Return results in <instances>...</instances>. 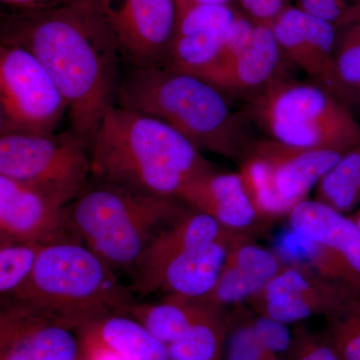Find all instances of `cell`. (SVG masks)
<instances>
[{
	"instance_id": "cell-1",
	"label": "cell",
	"mask_w": 360,
	"mask_h": 360,
	"mask_svg": "<svg viewBox=\"0 0 360 360\" xmlns=\"http://www.w3.org/2000/svg\"><path fill=\"white\" fill-rule=\"evenodd\" d=\"M1 44L20 46L39 61L65 97L71 129L90 146L116 106L124 70L96 1L68 0L8 16L1 23Z\"/></svg>"
},
{
	"instance_id": "cell-2",
	"label": "cell",
	"mask_w": 360,
	"mask_h": 360,
	"mask_svg": "<svg viewBox=\"0 0 360 360\" xmlns=\"http://www.w3.org/2000/svg\"><path fill=\"white\" fill-rule=\"evenodd\" d=\"M89 148L90 176L153 195L177 198L215 169L176 129L118 106L104 116Z\"/></svg>"
},
{
	"instance_id": "cell-3",
	"label": "cell",
	"mask_w": 360,
	"mask_h": 360,
	"mask_svg": "<svg viewBox=\"0 0 360 360\" xmlns=\"http://www.w3.org/2000/svg\"><path fill=\"white\" fill-rule=\"evenodd\" d=\"M116 106L167 123L200 150L238 163L255 139L229 96L189 73L127 66Z\"/></svg>"
},
{
	"instance_id": "cell-4",
	"label": "cell",
	"mask_w": 360,
	"mask_h": 360,
	"mask_svg": "<svg viewBox=\"0 0 360 360\" xmlns=\"http://www.w3.org/2000/svg\"><path fill=\"white\" fill-rule=\"evenodd\" d=\"M188 206L177 198L139 193L90 176L68 205L89 250L115 271H131L137 258Z\"/></svg>"
},
{
	"instance_id": "cell-5",
	"label": "cell",
	"mask_w": 360,
	"mask_h": 360,
	"mask_svg": "<svg viewBox=\"0 0 360 360\" xmlns=\"http://www.w3.org/2000/svg\"><path fill=\"white\" fill-rule=\"evenodd\" d=\"M9 300L32 305L77 328L134 302L115 270L84 243L44 246L32 274Z\"/></svg>"
},
{
	"instance_id": "cell-6",
	"label": "cell",
	"mask_w": 360,
	"mask_h": 360,
	"mask_svg": "<svg viewBox=\"0 0 360 360\" xmlns=\"http://www.w3.org/2000/svg\"><path fill=\"white\" fill-rule=\"evenodd\" d=\"M243 101L246 120L286 146L347 153L360 144L349 106L314 82L283 78Z\"/></svg>"
},
{
	"instance_id": "cell-7",
	"label": "cell",
	"mask_w": 360,
	"mask_h": 360,
	"mask_svg": "<svg viewBox=\"0 0 360 360\" xmlns=\"http://www.w3.org/2000/svg\"><path fill=\"white\" fill-rule=\"evenodd\" d=\"M345 153L303 149L255 139L239 160V174L259 217L271 224L288 217Z\"/></svg>"
},
{
	"instance_id": "cell-8",
	"label": "cell",
	"mask_w": 360,
	"mask_h": 360,
	"mask_svg": "<svg viewBox=\"0 0 360 360\" xmlns=\"http://www.w3.org/2000/svg\"><path fill=\"white\" fill-rule=\"evenodd\" d=\"M89 144L72 129L51 134H0V175L68 205L89 181Z\"/></svg>"
},
{
	"instance_id": "cell-9",
	"label": "cell",
	"mask_w": 360,
	"mask_h": 360,
	"mask_svg": "<svg viewBox=\"0 0 360 360\" xmlns=\"http://www.w3.org/2000/svg\"><path fill=\"white\" fill-rule=\"evenodd\" d=\"M68 103L30 52L0 46V134H51L68 115Z\"/></svg>"
},
{
	"instance_id": "cell-10",
	"label": "cell",
	"mask_w": 360,
	"mask_h": 360,
	"mask_svg": "<svg viewBox=\"0 0 360 360\" xmlns=\"http://www.w3.org/2000/svg\"><path fill=\"white\" fill-rule=\"evenodd\" d=\"M123 63L165 68L176 26L175 0H94Z\"/></svg>"
},
{
	"instance_id": "cell-11",
	"label": "cell",
	"mask_w": 360,
	"mask_h": 360,
	"mask_svg": "<svg viewBox=\"0 0 360 360\" xmlns=\"http://www.w3.org/2000/svg\"><path fill=\"white\" fill-rule=\"evenodd\" d=\"M359 293L311 270L283 264L246 305L255 314L295 326L311 317L329 316Z\"/></svg>"
},
{
	"instance_id": "cell-12",
	"label": "cell",
	"mask_w": 360,
	"mask_h": 360,
	"mask_svg": "<svg viewBox=\"0 0 360 360\" xmlns=\"http://www.w3.org/2000/svg\"><path fill=\"white\" fill-rule=\"evenodd\" d=\"M0 241L47 246L84 243L68 205L33 187L0 175Z\"/></svg>"
},
{
	"instance_id": "cell-13",
	"label": "cell",
	"mask_w": 360,
	"mask_h": 360,
	"mask_svg": "<svg viewBox=\"0 0 360 360\" xmlns=\"http://www.w3.org/2000/svg\"><path fill=\"white\" fill-rule=\"evenodd\" d=\"M77 329L25 303L1 298L0 360H77Z\"/></svg>"
},
{
	"instance_id": "cell-14",
	"label": "cell",
	"mask_w": 360,
	"mask_h": 360,
	"mask_svg": "<svg viewBox=\"0 0 360 360\" xmlns=\"http://www.w3.org/2000/svg\"><path fill=\"white\" fill-rule=\"evenodd\" d=\"M243 236H248L231 231L224 238L184 251L148 274L131 279L129 290L141 295L205 300L219 281L231 246Z\"/></svg>"
},
{
	"instance_id": "cell-15",
	"label": "cell",
	"mask_w": 360,
	"mask_h": 360,
	"mask_svg": "<svg viewBox=\"0 0 360 360\" xmlns=\"http://www.w3.org/2000/svg\"><path fill=\"white\" fill-rule=\"evenodd\" d=\"M270 26L291 65L342 101L335 59V26L295 6L285 9Z\"/></svg>"
},
{
	"instance_id": "cell-16",
	"label": "cell",
	"mask_w": 360,
	"mask_h": 360,
	"mask_svg": "<svg viewBox=\"0 0 360 360\" xmlns=\"http://www.w3.org/2000/svg\"><path fill=\"white\" fill-rule=\"evenodd\" d=\"M177 198L210 215L229 231L255 238L269 227L258 214L239 172L217 168L187 184Z\"/></svg>"
},
{
	"instance_id": "cell-17",
	"label": "cell",
	"mask_w": 360,
	"mask_h": 360,
	"mask_svg": "<svg viewBox=\"0 0 360 360\" xmlns=\"http://www.w3.org/2000/svg\"><path fill=\"white\" fill-rule=\"evenodd\" d=\"M290 65L271 26L257 23L245 51L229 65L208 72L202 79L227 96L243 99L277 80L290 77Z\"/></svg>"
},
{
	"instance_id": "cell-18",
	"label": "cell",
	"mask_w": 360,
	"mask_h": 360,
	"mask_svg": "<svg viewBox=\"0 0 360 360\" xmlns=\"http://www.w3.org/2000/svg\"><path fill=\"white\" fill-rule=\"evenodd\" d=\"M286 219L293 231L326 248L340 264L345 283L360 292V231L350 215L307 200Z\"/></svg>"
},
{
	"instance_id": "cell-19",
	"label": "cell",
	"mask_w": 360,
	"mask_h": 360,
	"mask_svg": "<svg viewBox=\"0 0 360 360\" xmlns=\"http://www.w3.org/2000/svg\"><path fill=\"white\" fill-rule=\"evenodd\" d=\"M283 266L271 248L243 236L231 246L219 281L205 300L225 309L246 304Z\"/></svg>"
},
{
	"instance_id": "cell-20",
	"label": "cell",
	"mask_w": 360,
	"mask_h": 360,
	"mask_svg": "<svg viewBox=\"0 0 360 360\" xmlns=\"http://www.w3.org/2000/svg\"><path fill=\"white\" fill-rule=\"evenodd\" d=\"M229 232L231 231L224 229L210 215L188 206L186 212L165 227L137 258L134 269L129 272L131 279L148 274L184 251L224 238Z\"/></svg>"
},
{
	"instance_id": "cell-21",
	"label": "cell",
	"mask_w": 360,
	"mask_h": 360,
	"mask_svg": "<svg viewBox=\"0 0 360 360\" xmlns=\"http://www.w3.org/2000/svg\"><path fill=\"white\" fill-rule=\"evenodd\" d=\"M219 309L222 307L205 300L165 295L158 302H134L118 312L132 317L168 345L184 335L194 323Z\"/></svg>"
},
{
	"instance_id": "cell-22",
	"label": "cell",
	"mask_w": 360,
	"mask_h": 360,
	"mask_svg": "<svg viewBox=\"0 0 360 360\" xmlns=\"http://www.w3.org/2000/svg\"><path fill=\"white\" fill-rule=\"evenodd\" d=\"M94 335L124 360H170L167 345L129 315H104L77 328Z\"/></svg>"
},
{
	"instance_id": "cell-23",
	"label": "cell",
	"mask_w": 360,
	"mask_h": 360,
	"mask_svg": "<svg viewBox=\"0 0 360 360\" xmlns=\"http://www.w3.org/2000/svg\"><path fill=\"white\" fill-rule=\"evenodd\" d=\"M229 311L215 310L169 343L170 360H224Z\"/></svg>"
},
{
	"instance_id": "cell-24",
	"label": "cell",
	"mask_w": 360,
	"mask_h": 360,
	"mask_svg": "<svg viewBox=\"0 0 360 360\" xmlns=\"http://www.w3.org/2000/svg\"><path fill=\"white\" fill-rule=\"evenodd\" d=\"M271 250L283 264L302 267L345 283L342 269L333 255L316 241L293 231L288 224L274 236Z\"/></svg>"
},
{
	"instance_id": "cell-25",
	"label": "cell",
	"mask_w": 360,
	"mask_h": 360,
	"mask_svg": "<svg viewBox=\"0 0 360 360\" xmlns=\"http://www.w3.org/2000/svg\"><path fill=\"white\" fill-rule=\"evenodd\" d=\"M335 59L341 97L347 105H356L360 94V0L352 15L336 27Z\"/></svg>"
},
{
	"instance_id": "cell-26",
	"label": "cell",
	"mask_w": 360,
	"mask_h": 360,
	"mask_svg": "<svg viewBox=\"0 0 360 360\" xmlns=\"http://www.w3.org/2000/svg\"><path fill=\"white\" fill-rule=\"evenodd\" d=\"M44 245L32 243L0 241V293L9 297L32 274Z\"/></svg>"
},
{
	"instance_id": "cell-27",
	"label": "cell",
	"mask_w": 360,
	"mask_h": 360,
	"mask_svg": "<svg viewBox=\"0 0 360 360\" xmlns=\"http://www.w3.org/2000/svg\"><path fill=\"white\" fill-rule=\"evenodd\" d=\"M324 335L342 360H360V293L326 317Z\"/></svg>"
},
{
	"instance_id": "cell-28",
	"label": "cell",
	"mask_w": 360,
	"mask_h": 360,
	"mask_svg": "<svg viewBox=\"0 0 360 360\" xmlns=\"http://www.w3.org/2000/svg\"><path fill=\"white\" fill-rule=\"evenodd\" d=\"M250 315L246 304L229 309L224 360H266L255 338Z\"/></svg>"
},
{
	"instance_id": "cell-29",
	"label": "cell",
	"mask_w": 360,
	"mask_h": 360,
	"mask_svg": "<svg viewBox=\"0 0 360 360\" xmlns=\"http://www.w3.org/2000/svg\"><path fill=\"white\" fill-rule=\"evenodd\" d=\"M360 172V144L347 151L328 170L316 186L315 200L330 207H338Z\"/></svg>"
},
{
	"instance_id": "cell-30",
	"label": "cell",
	"mask_w": 360,
	"mask_h": 360,
	"mask_svg": "<svg viewBox=\"0 0 360 360\" xmlns=\"http://www.w3.org/2000/svg\"><path fill=\"white\" fill-rule=\"evenodd\" d=\"M251 326L266 360H288L292 330L288 324L274 321L251 310Z\"/></svg>"
},
{
	"instance_id": "cell-31",
	"label": "cell",
	"mask_w": 360,
	"mask_h": 360,
	"mask_svg": "<svg viewBox=\"0 0 360 360\" xmlns=\"http://www.w3.org/2000/svg\"><path fill=\"white\" fill-rule=\"evenodd\" d=\"M288 360H342L324 333H317L302 323L292 329Z\"/></svg>"
},
{
	"instance_id": "cell-32",
	"label": "cell",
	"mask_w": 360,
	"mask_h": 360,
	"mask_svg": "<svg viewBox=\"0 0 360 360\" xmlns=\"http://www.w3.org/2000/svg\"><path fill=\"white\" fill-rule=\"evenodd\" d=\"M255 25H257V22L251 20L248 14L240 11L238 18H236L229 32H227L219 60L205 75H207L210 71L229 65L238 56H240L245 51L246 47L250 45L251 39H252Z\"/></svg>"
},
{
	"instance_id": "cell-33",
	"label": "cell",
	"mask_w": 360,
	"mask_h": 360,
	"mask_svg": "<svg viewBox=\"0 0 360 360\" xmlns=\"http://www.w3.org/2000/svg\"><path fill=\"white\" fill-rule=\"evenodd\" d=\"M295 7L303 13L326 21L335 27L347 21L354 11L355 4L347 0H295Z\"/></svg>"
},
{
	"instance_id": "cell-34",
	"label": "cell",
	"mask_w": 360,
	"mask_h": 360,
	"mask_svg": "<svg viewBox=\"0 0 360 360\" xmlns=\"http://www.w3.org/2000/svg\"><path fill=\"white\" fill-rule=\"evenodd\" d=\"M243 13L257 23L271 25L272 22L288 7L291 0H236Z\"/></svg>"
},
{
	"instance_id": "cell-35",
	"label": "cell",
	"mask_w": 360,
	"mask_h": 360,
	"mask_svg": "<svg viewBox=\"0 0 360 360\" xmlns=\"http://www.w3.org/2000/svg\"><path fill=\"white\" fill-rule=\"evenodd\" d=\"M77 333L80 340V356L89 360H124L94 335L78 329Z\"/></svg>"
},
{
	"instance_id": "cell-36",
	"label": "cell",
	"mask_w": 360,
	"mask_h": 360,
	"mask_svg": "<svg viewBox=\"0 0 360 360\" xmlns=\"http://www.w3.org/2000/svg\"><path fill=\"white\" fill-rule=\"evenodd\" d=\"M4 4L18 7L21 11H39L58 6L68 0H1Z\"/></svg>"
},
{
	"instance_id": "cell-37",
	"label": "cell",
	"mask_w": 360,
	"mask_h": 360,
	"mask_svg": "<svg viewBox=\"0 0 360 360\" xmlns=\"http://www.w3.org/2000/svg\"><path fill=\"white\" fill-rule=\"evenodd\" d=\"M176 6L181 4H231L232 0H175Z\"/></svg>"
},
{
	"instance_id": "cell-38",
	"label": "cell",
	"mask_w": 360,
	"mask_h": 360,
	"mask_svg": "<svg viewBox=\"0 0 360 360\" xmlns=\"http://www.w3.org/2000/svg\"><path fill=\"white\" fill-rule=\"evenodd\" d=\"M350 217L354 220L355 224L357 225V227H359L360 231V208L359 210H355L352 214H350Z\"/></svg>"
},
{
	"instance_id": "cell-39",
	"label": "cell",
	"mask_w": 360,
	"mask_h": 360,
	"mask_svg": "<svg viewBox=\"0 0 360 360\" xmlns=\"http://www.w3.org/2000/svg\"><path fill=\"white\" fill-rule=\"evenodd\" d=\"M355 106H357V108H360V94H359V101H357L356 105H355Z\"/></svg>"
},
{
	"instance_id": "cell-40",
	"label": "cell",
	"mask_w": 360,
	"mask_h": 360,
	"mask_svg": "<svg viewBox=\"0 0 360 360\" xmlns=\"http://www.w3.org/2000/svg\"><path fill=\"white\" fill-rule=\"evenodd\" d=\"M77 360H89V359H84V357L80 356L79 359H78Z\"/></svg>"
}]
</instances>
